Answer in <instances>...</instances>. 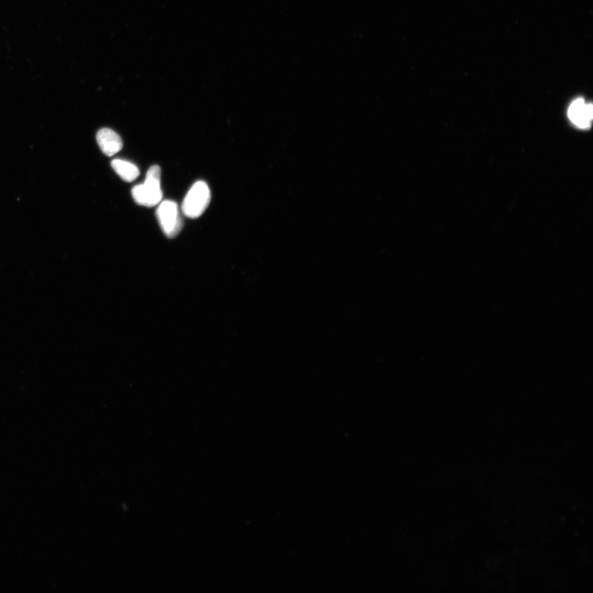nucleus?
<instances>
[{"instance_id":"423d86ee","label":"nucleus","mask_w":593,"mask_h":593,"mask_svg":"<svg viewBox=\"0 0 593 593\" xmlns=\"http://www.w3.org/2000/svg\"><path fill=\"white\" fill-rule=\"evenodd\" d=\"M112 167L119 178L127 183H132L141 174L138 167L128 161L115 159L112 162Z\"/></svg>"},{"instance_id":"f03ea898","label":"nucleus","mask_w":593,"mask_h":593,"mask_svg":"<svg viewBox=\"0 0 593 593\" xmlns=\"http://www.w3.org/2000/svg\"><path fill=\"white\" fill-rule=\"evenodd\" d=\"M211 200V191L204 181L195 183L188 191L183 203V212L186 217L197 219L204 213Z\"/></svg>"},{"instance_id":"20e7f679","label":"nucleus","mask_w":593,"mask_h":593,"mask_svg":"<svg viewBox=\"0 0 593 593\" xmlns=\"http://www.w3.org/2000/svg\"><path fill=\"white\" fill-rule=\"evenodd\" d=\"M568 116L576 126L581 129L590 127L593 117L592 104H587L585 100L578 98L571 105Z\"/></svg>"},{"instance_id":"f257e3e1","label":"nucleus","mask_w":593,"mask_h":593,"mask_svg":"<svg viewBox=\"0 0 593 593\" xmlns=\"http://www.w3.org/2000/svg\"><path fill=\"white\" fill-rule=\"evenodd\" d=\"M161 174L160 167L157 165L148 170L145 183L132 189V196L136 204L145 207H152L160 204L162 199Z\"/></svg>"},{"instance_id":"7ed1b4c3","label":"nucleus","mask_w":593,"mask_h":593,"mask_svg":"<svg viewBox=\"0 0 593 593\" xmlns=\"http://www.w3.org/2000/svg\"><path fill=\"white\" fill-rule=\"evenodd\" d=\"M157 216L162 230L167 237L174 238L178 235L183 223L178 204L172 200L161 202L157 210Z\"/></svg>"},{"instance_id":"39448f33","label":"nucleus","mask_w":593,"mask_h":593,"mask_svg":"<svg viewBox=\"0 0 593 593\" xmlns=\"http://www.w3.org/2000/svg\"><path fill=\"white\" fill-rule=\"evenodd\" d=\"M97 141L105 155L113 156L122 150L123 142L121 136L111 129L103 128L97 133Z\"/></svg>"}]
</instances>
